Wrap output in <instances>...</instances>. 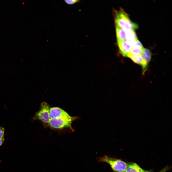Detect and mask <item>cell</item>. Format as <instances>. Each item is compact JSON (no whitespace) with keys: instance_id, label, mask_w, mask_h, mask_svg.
<instances>
[{"instance_id":"6da1fadb","label":"cell","mask_w":172,"mask_h":172,"mask_svg":"<svg viewBox=\"0 0 172 172\" xmlns=\"http://www.w3.org/2000/svg\"><path fill=\"white\" fill-rule=\"evenodd\" d=\"M115 21L116 26L122 28L127 32L134 30L138 26L132 22L128 14L122 9L116 11L115 13Z\"/></svg>"},{"instance_id":"7a4b0ae2","label":"cell","mask_w":172,"mask_h":172,"mask_svg":"<svg viewBox=\"0 0 172 172\" xmlns=\"http://www.w3.org/2000/svg\"><path fill=\"white\" fill-rule=\"evenodd\" d=\"M77 117H58L50 118L49 124L51 128L59 129L69 128L73 131L71 124L73 121L78 118Z\"/></svg>"},{"instance_id":"3957f363","label":"cell","mask_w":172,"mask_h":172,"mask_svg":"<svg viewBox=\"0 0 172 172\" xmlns=\"http://www.w3.org/2000/svg\"><path fill=\"white\" fill-rule=\"evenodd\" d=\"M99 161L109 164L113 170L115 172H124L127 167V163L124 161L107 155L100 158Z\"/></svg>"},{"instance_id":"277c9868","label":"cell","mask_w":172,"mask_h":172,"mask_svg":"<svg viewBox=\"0 0 172 172\" xmlns=\"http://www.w3.org/2000/svg\"><path fill=\"white\" fill-rule=\"evenodd\" d=\"M50 108L49 105L45 102H43L41 104L40 110L37 112L33 118L38 119L44 124H49L50 119L49 116Z\"/></svg>"},{"instance_id":"5b68a950","label":"cell","mask_w":172,"mask_h":172,"mask_svg":"<svg viewBox=\"0 0 172 172\" xmlns=\"http://www.w3.org/2000/svg\"><path fill=\"white\" fill-rule=\"evenodd\" d=\"M119 49L122 55L128 57L132 48L131 45L125 41L117 40Z\"/></svg>"},{"instance_id":"8992f818","label":"cell","mask_w":172,"mask_h":172,"mask_svg":"<svg viewBox=\"0 0 172 172\" xmlns=\"http://www.w3.org/2000/svg\"><path fill=\"white\" fill-rule=\"evenodd\" d=\"M49 116L50 118L58 117H69L70 116L65 111L58 107H53L50 108Z\"/></svg>"},{"instance_id":"52a82bcc","label":"cell","mask_w":172,"mask_h":172,"mask_svg":"<svg viewBox=\"0 0 172 172\" xmlns=\"http://www.w3.org/2000/svg\"><path fill=\"white\" fill-rule=\"evenodd\" d=\"M142 56L144 61V64L142 67L143 74L147 69L148 64L151 58V53L150 51L147 49L144 48Z\"/></svg>"},{"instance_id":"ba28073f","label":"cell","mask_w":172,"mask_h":172,"mask_svg":"<svg viewBox=\"0 0 172 172\" xmlns=\"http://www.w3.org/2000/svg\"><path fill=\"white\" fill-rule=\"evenodd\" d=\"M127 164L124 172H143L145 171L135 163L129 162Z\"/></svg>"},{"instance_id":"9c48e42d","label":"cell","mask_w":172,"mask_h":172,"mask_svg":"<svg viewBox=\"0 0 172 172\" xmlns=\"http://www.w3.org/2000/svg\"><path fill=\"white\" fill-rule=\"evenodd\" d=\"M116 32L117 40L126 41L127 32L120 27L116 26Z\"/></svg>"},{"instance_id":"30bf717a","label":"cell","mask_w":172,"mask_h":172,"mask_svg":"<svg viewBox=\"0 0 172 172\" xmlns=\"http://www.w3.org/2000/svg\"><path fill=\"white\" fill-rule=\"evenodd\" d=\"M138 40L134 30L127 32V37L125 41L131 46Z\"/></svg>"},{"instance_id":"8fae6325","label":"cell","mask_w":172,"mask_h":172,"mask_svg":"<svg viewBox=\"0 0 172 172\" xmlns=\"http://www.w3.org/2000/svg\"><path fill=\"white\" fill-rule=\"evenodd\" d=\"M128 57L130 58L134 63L141 65L142 67L143 66L144 62L142 55L129 54Z\"/></svg>"},{"instance_id":"7c38bea8","label":"cell","mask_w":172,"mask_h":172,"mask_svg":"<svg viewBox=\"0 0 172 172\" xmlns=\"http://www.w3.org/2000/svg\"><path fill=\"white\" fill-rule=\"evenodd\" d=\"M144 48H132L129 54L134 55H142Z\"/></svg>"},{"instance_id":"4fadbf2b","label":"cell","mask_w":172,"mask_h":172,"mask_svg":"<svg viewBox=\"0 0 172 172\" xmlns=\"http://www.w3.org/2000/svg\"><path fill=\"white\" fill-rule=\"evenodd\" d=\"M132 48H143V47L141 43L138 40L131 46Z\"/></svg>"},{"instance_id":"5bb4252c","label":"cell","mask_w":172,"mask_h":172,"mask_svg":"<svg viewBox=\"0 0 172 172\" xmlns=\"http://www.w3.org/2000/svg\"><path fill=\"white\" fill-rule=\"evenodd\" d=\"M79 1L77 0H65V2L67 4L71 5L78 2Z\"/></svg>"},{"instance_id":"9a60e30c","label":"cell","mask_w":172,"mask_h":172,"mask_svg":"<svg viewBox=\"0 0 172 172\" xmlns=\"http://www.w3.org/2000/svg\"><path fill=\"white\" fill-rule=\"evenodd\" d=\"M4 132V129L2 127H0V139L3 138Z\"/></svg>"},{"instance_id":"2e32d148","label":"cell","mask_w":172,"mask_h":172,"mask_svg":"<svg viewBox=\"0 0 172 172\" xmlns=\"http://www.w3.org/2000/svg\"><path fill=\"white\" fill-rule=\"evenodd\" d=\"M168 167L166 166L159 172H166L168 170Z\"/></svg>"},{"instance_id":"e0dca14e","label":"cell","mask_w":172,"mask_h":172,"mask_svg":"<svg viewBox=\"0 0 172 172\" xmlns=\"http://www.w3.org/2000/svg\"><path fill=\"white\" fill-rule=\"evenodd\" d=\"M4 140L3 138L0 139V146L2 144Z\"/></svg>"},{"instance_id":"ac0fdd59","label":"cell","mask_w":172,"mask_h":172,"mask_svg":"<svg viewBox=\"0 0 172 172\" xmlns=\"http://www.w3.org/2000/svg\"><path fill=\"white\" fill-rule=\"evenodd\" d=\"M150 171L145 170L143 172H150Z\"/></svg>"}]
</instances>
